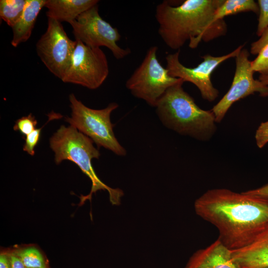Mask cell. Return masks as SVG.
<instances>
[{
    "label": "cell",
    "mask_w": 268,
    "mask_h": 268,
    "mask_svg": "<svg viewBox=\"0 0 268 268\" xmlns=\"http://www.w3.org/2000/svg\"><path fill=\"white\" fill-rule=\"evenodd\" d=\"M77 44L67 36L62 23L48 18L46 32L36 43V51L48 69L61 80L70 65Z\"/></svg>",
    "instance_id": "cell-8"
},
{
    "label": "cell",
    "mask_w": 268,
    "mask_h": 268,
    "mask_svg": "<svg viewBox=\"0 0 268 268\" xmlns=\"http://www.w3.org/2000/svg\"><path fill=\"white\" fill-rule=\"evenodd\" d=\"M26 0H0V17L12 27L21 16Z\"/></svg>",
    "instance_id": "cell-17"
},
{
    "label": "cell",
    "mask_w": 268,
    "mask_h": 268,
    "mask_svg": "<svg viewBox=\"0 0 268 268\" xmlns=\"http://www.w3.org/2000/svg\"><path fill=\"white\" fill-rule=\"evenodd\" d=\"M259 80L262 82L266 85H268V74L267 75H260L259 76Z\"/></svg>",
    "instance_id": "cell-28"
},
{
    "label": "cell",
    "mask_w": 268,
    "mask_h": 268,
    "mask_svg": "<svg viewBox=\"0 0 268 268\" xmlns=\"http://www.w3.org/2000/svg\"><path fill=\"white\" fill-rule=\"evenodd\" d=\"M252 67L254 72L261 75L268 74V43L260 51L257 57L251 61Z\"/></svg>",
    "instance_id": "cell-21"
},
{
    "label": "cell",
    "mask_w": 268,
    "mask_h": 268,
    "mask_svg": "<svg viewBox=\"0 0 268 268\" xmlns=\"http://www.w3.org/2000/svg\"><path fill=\"white\" fill-rule=\"evenodd\" d=\"M224 0H186L178 6L163 0L155 9L159 36L169 48L180 50L188 41L189 47L195 49L201 41L207 42L225 35V20H214Z\"/></svg>",
    "instance_id": "cell-2"
},
{
    "label": "cell",
    "mask_w": 268,
    "mask_h": 268,
    "mask_svg": "<svg viewBox=\"0 0 268 268\" xmlns=\"http://www.w3.org/2000/svg\"><path fill=\"white\" fill-rule=\"evenodd\" d=\"M184 81L168 88L155 108L165 126L180 134L201 140H207L214 134L215 118L211 110L200 108L183 88Z\"/></svg>",
    "instance_id": "cell-3"
},
{
    "label": "cell",
    "mask_w": 268,
    "mask_h": 268,
    "mask_svg": "<svg viewBox=\"0 0 268 268\" xmlns=\"http://www.w3.org/2000/svg\"><path fill=\"white\" fill-rule=\"evenodd\" d=\"M255 139L257 145L262 148L268 143V121L262 123L258 128Z\"/></svg>",
    "instance_id": "cell-23"
},
{
    "label": "cell",
    "mask_w": 268,
    "mask_h": 268,
    "mask_svg": "<svg viewBox=\"0 0 268 268\" xmlns=\"http://www.w3.org/2000/svg\"><path fill=\"white\" fill-rule=\"evenodd\" d=\"M46 2L47 0H26L21 16L12 27L13 36L11 44L12 46L16 47L29 39L37 16Z\"/></svg>",
    "instance_id": "cell-15"
},
{
    "label": "cell",
    "mask_w": 268,
    "mask_h": 268,
    "mask_svg": "<svg viewBox=\"0 0 268 268\" xmlns=\"http://www.w3.org/2000/svg\"><path fill=\"white\" fill-rule=\"evenodd\" d=\"M48 116L49 119L46 124L49 121L53 120L59 119L62 117V116L59 114L54 113H51L50 114H49ZM45 125L39 129H35L31 134L26 136L25 142L23 147V150L31 156H33L35 154V147L39 141L41 131Z\"/></svg>",
    "instance_id": "cell-19"
},
{
    "label": "cell",
    "mask_w": 268,
    "mask_h": 268,
    "mask_svg": "<svg viewBox=\"0 0 268 268\" xmlns=\"http://www.w3.org/2000/svg\"><path fill=\"white\" fill-rule=\"evenodd\" d=\"M268 43V27L260 38L251 44L250 52L253 55L258 54L261 49Z\"/></svg>",
    "instance_id": "cell-24"
},
{
    "label": "cell",
    "mask_w": 268,
    "mask_h": 268,
    "mask_svg": "<svg viewBox=\"0 0 268 268\" xmlns=\"http://www.w3.org/2000/svg\"><path fill=\"white\" fill-rule=\"evenodd\" d=\"M98 2L97 0H47L45 7L48 18L70 23Z\"/></svg>",
    "instance_id": "cell-14"
},
{
    "label": "cell",
    "mask_w": 268,
    "mask_h": 268,
    "mask_svg": "<svg viewBox=\"0 0 268 268\" xmlns=\"http://www.w3.org/2000/svg\"><path fill=\"white\" fill-rule=\"evenodd\" d=\"M245 11L259 14L258 3L253 0H225L216 10L214 20L217 21L223 19L225 16Z\"/></svg>",
    "instance_id": "cell-16"
},
{
    "label": "cell",
    "mask_w": 268,
    "mask_h": 268,
    "mask_svg": "<svg viewBox=\"0 0 268 268\" xmlns=\"http://www.w3.org/2000/svg\"><path fill=\"white\" fill-rule=\"evenodd\" d=\"M37 125V120L35 117L30 113L27 116L18 119L15 122L13 130L15 131H18L22 134L26 136L36 129Z\"/></svg>",
    "instance_id": "cell-20"
},
{
    "label": "cell",
    "mask_w": 268,
    "mask_h": 268,
    "mask_svg": "<svg viewBox=\"0 0 268 268\" xmlns=\"http://www.w3.org/2000/svg\"><path fill=\"white\" fill-rule=\"evenodd\" d=\"M76 41L70 65L62 81L96 89L109 74L106 56L100 48L91 47Z\"/></svg>",
    "instance_id": "cell-9"
},
{
    "label": "cell",
    "mask_w": 268,
    "mask_h": 268,
    "mask_svg": "<svg viewBox=\"0 0 268 268\" xmlns=\"http://www.w3.org/2000/svg\"><path fill=\"white\" fill-rule=\"evenodd\" d=\"M93 141L75 128L62 125L50 138V146L55 153V161L57 164L64 160H69L76 164L82 172L91 180L92 187L89 194L81 196L80 203L90 200L92 195L99 190L107 191L110 202L119 205L124 195L120 189H113L104 184L97 176L92 167L91 161L98 159L99 150L93 144Z\"/></svg>",
    "instance_id": "cell-4"
},
{
    "label": "cell",
    "mask_w": 268,
    "mask_h": 268,
    "mask_svg": "<svg viewBox=\"0 0 268 268\" xmlns=\"http://www.w3.org/2000/svg\"><path fill=\"white\" fill-rule=\"evenodd\" d=\"M249 53L242 49L236 58V70L233 81L228 92L212 108L216 123H220L231 105L241 99L255 92L262 97L268 96V85L255 79Z\"/></svg>",
    "instance_id": "cell-11"
},
{
    "label": "cell",
    "mask_w": 268,
    "mask_h": 268,
    "mask_svg": "<svg viewBox=\"0 0 268 268\" xmlns=\"http://www.w3.org/2000/svg\"><path fill=\"white\" fill-rule=\"evenodd\" d=\"M157 51L156 46L148 49L142 62L126 83L133 95L154 107L168 88L182 80L169 75L158 60Z\"/></svg>",
    "instance_id": "cell-6"
},
{
    "label": "cell",
    "mask_w": 268,
    "mask_h": 268,
    "mask_svg": "<svg viewBox=\"0 0 268 268\" xmlns=\"http://www.w3.org/2000/svg\"><path fill=\"white\" fill-rule=\"evenodd\" d=\"M26 268H48L42 254L33 247L14 252Z\"/></svg>",
    "instance_id": "cell-18"
},
{
    "label": "cell",
    "mask_w": 268,
    "mask_h": 268,
    "mask_svg": "<svg viewBox=\"0 0 268 268\" xmlns=\"http://www.w3.org/2000/svg\"><path fill=\"white\" fill-rule=\"evenodd\" d=\"M9 255L10 268H26L14 252L9 253Z\"/></svg>",
    "instance_id": "cell-26"
},
{
    "label": "cell",
    "mask_w": 268,
    "mask_h": 268,
    "mask_svg": "<svg viewBox=\"0 0 268 268\" xmlns=\"http://www.w3.org/2000/svg\"><path fill=\"white\" fill-rule=\"evenodd\" d=\"M259 17L257 35L261 36L268 27V0H259Z\"/></svg>",
    "instance_id": "cell-22"
},
{
    "label": "cell",
    "mask_w": 268,
    "mask_h": 268,
    "mask_svg": "<svg viewBox=\"0 0 268 268\" xmlns=\"http://www.w3.org/2000/svg\"><path fill=\"white\" fill-rule=\"evenodd\" d=\"M69 24L75 40L93 48L107 47L117 60L131 54L129 48H122L117 44L121 39L120 33L100 16L98 4L81 13Z\"/></svg>",
    "instance_id": "cell-7"
},
{
    "label": "cell",
    "mask_w": 268,
    "mask_h": 268,
    "mask_svg": "<svg viewBox=\"0 0 268 268\" xmlns=\"http://www.w3.org/2000/svg\"><path fill=\"white\" fill-rule=\"evenodd\" d=\"M0 268H10L9 253L3 252L0 253Z\"/></svg>",
    "instance_id": "cell-27"
},
{
    "label": "cell",
    "mask_w": 268,
    "mask_h": 268,
    "mask_svg": "<svg viewBox=\"0 0 268 268\" xmlns=\"http://www.w3.org/2000/svg\"><path fill=\"white\" fill-rule=\"evenodd\" d=\"M245 194L263 198H268V184L260 188L244 192Z\"/></svg>",
    "instance_id": "cell-25"
},
{
    "label": "cell",
    "mask_w": 268,
    "mask_h": 268,
    "mask_svg": "<svg viewBox=\"0 0 268 268\" xmlns=\"http://www.w3.org/2000/svg\"><path fill=\"white\" fill-rule=\"evenodd\" d=\"M194 207L217 229L218 239L230 250L249 245L268 226V198L244 192L209 190L196 200Z\"/></svg>",
    "instance_id": "cell-1"
},
{
    "label": "cell",
    "mask_w": 268,
    "mask_h": 268,
    "mask_svg": "<svg viewBox=\"0 0 268 268\" xmlns=\"http://www.w3.org/2000/svg\"><path fill=\"white\" fill-rule=\"evenodd\" d=\"M184 268H241L232 259L231 250L218 238L206 248L195 252Z\"/></svg>",
    "instance_id": "cell-12"
},
{
    "label": "cell",
    "mask_w": 268,
    "mask_h": 268,
    "mask_svg": "<svg viewBox=\"0 0 268 268\" xmlns=\"http://www.w3.org/2000/svg\"><path fill=\"white\" fill-rule=\"evenodd\" d=\"M231 254L241 268H268V226L250 244Z\"/></svg>",
    "instance_id": "cell-13"
},
{
    "label": "cell",
    "mask_w": 268,
    "mask_h": 268,
    "mask_svg": "<svg viewBox=\"0 0 268 268\" xmlns=\"http://www.w3.org/2000/svg\"><path fill=\"white\" fill-rule=\"evenodd\" d=\"M70 117L65 118L70 126L89 137L98 146L103 147L119 156H125L126 149L120 144L113 132L110 120L111 113L118 107L110 103L102 109H93L84 105L71 93L69 95Z\"/></svg>",
    "instance_id": "cell-5"
},
{
    "label": "cell",
    "mask_w": 268,
    "mask_h": 268,
    "mask_svg": "<svg viewBox=\"0 0 268 268\" xmlns=\"http://www.w3.org/2000/svg\"><path fill=\"white\" fill-rule=\"evenodd\" d=\"M243 46L241 45L232 52L222 56L214 57L209 54L205 55L202 57L203 61L193 68L186 67L180 62V50H178L166 56V68L171 76L181 78L184 82L192 83L199 89L202 98L212 102L218 96L219 91L212 83V72L224 61L235 58Z\"/></svg>",
    "instance_id": "cell-10"
}]
</instances>
